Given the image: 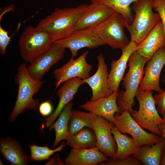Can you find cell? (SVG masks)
Wrapping results in <instances>:
<instances>
[{
	"label": "cell",
	"instance_id": "4dcf8cb0",
	"mask_svg": "<svg viewBox=\"0 0 165 165\" xmlns=\"http://www.w3.org/2000/svg\"><path fill=\"white\" fill-rule=\"evenodd\" d=\"M9 31L5 30L0 26V53L4 55L6 53V48L11 40V37L9 36Z\"/></svg>",
	"mask_w": 165,
	"mask_h": 165
},
{
	"label": "cell",
	"instance_id": "d6986e66",
	"mask_svg": "<svg viewBox=\"0 0 165 165\" xmlns=\"http://www.w3.org/2000/svg\"><path fill=\"white\" fill-rule=\"evenodd\" d=\"M164 47L165 34L160 21L137 46L135 51L148 61L159 49Z\"/></svg>",
	"mask_w": 165,
	"mask_h": 165
},
{
	"label": "cell",
	"instance_id": "5bb4252c",
	"mask_svg": "<svg viewBox=\"0 0 165 165\" xmlns=\"http://www.w3.org/2000/svg\"><path fill=\"white\" fill-rule=\"evenodd\" d=\"M113 124L105 119L97 116L93 125L96 139V147L107 157H114L117 145L112 131Z\"/></svg>",
	"mask_w": 165,
	"mask_h": 165
},
{
	"label": "cell",
	"instance_id": "8fae6325",
	"mask_svg": "<svg viewBox=\"0 0 165 165\" xmlns=\"http://www.w3.org/2000/svg\"><path fill=\"white\" fill-rule=\"evenodd\" d=\"M147 62L144 69V75L138 91L153 90L160 93L163 90L160 85V77L165 64V47L159 49Z\"/></svg>",
	"mask_w": 165,
	"mask_h": 165
},
{
	"label": "cell",
	"instance_id": "6da1fadb",
	"mask_svg": "<svg viewBox=\"0 0 165 165\" xmlns=\"http://www.w3.org/2000/svg\"><path fill=\"white\" fill-rule=\"evenodd\" d=\"M88 6L82 3L76 7L56 8L50 15L41 19L36 27L50 34L55 41L66 38L75 30L78 21Z\"/></svg>",
	"mask_w": 165,
	"mask_h": 165
},
{
	"label": "cell",
	"instance_id": "5b68a950",
	"mask_svg": "<svg viewBox=\"0 0 165 165\" xmlns=\"http://www.w3.org/2000/svg\"><path fill=\"white\" fill-rule=\"evenodd\" d=\"M55 42L48 32L30 25L21 35L18 44L22 58L30 63L47 51Z\"/></svg>",
	"mask_w": 165,
	"mask_h": 165
},
{
	"label": "cell",
	"instance_id": "e575fe53",
	"mask_svg": "<svg viewBox=\"0 0 165 165\" xmlns=\"http://www.w3.org/2000/svg\"><path fill=\"white\" fill-rule=\"evenodd\" d=\"M160 165H165V152L163 150L161 156Z\"/></svg>",
	"mask_w": 165,
	"mask_h": 165
},
{
	"label": "cell",
	"instance_id": "8992f818",
	"mask_svg": "<svg viewBox=\"0 0 165 165\" xmlns=\"http://www.w3.org/2000/svg\"><path fill=\"white\" fill-rule=\"evenodd\" d=\"M152 94L151 90L138 91L135 96L139 104L138 109L134 110L131 115L142 128L160 136L158 126L163 119L156 107Z\"/></svg>",
	"mask_w": 165,
	"mask_h": 165
},
{
	"label": "cell",
	"instance_id": "9c48e42d",
	"mask_svg": "<svg viewBox=\"0 0 165 165\" xmlns=\"http://www.w3.org/2000/svg\"><path fill=\"white\" fill-rule=\"evenodd\" d=\"M54 43L69 49L72 58L76 57L79 50L82 48L93 49L105 45L97 35L94 27L75 30L68 37L56 41Z\"/></svg>",
	"mask_w": 165,
	"mask_h": 165
},
{
	"label": "cell",
	"instance_id": "44dd1931",
	"mask_svg": "<svg viewBox=\"0 0 165 165\" xmlns=\"http://www.w3.org/2000/svg\"><path fill=\"white\" fill-rule=\"evenodd\" d=\"M0 152L3 157L11 165H26L31 161L30 156L25 153L20 144L10 137L0 139Z\"/></svg>",
	"mask_w": 165,
	"mask_h": 165
},
{
	"label": "cell",
	"instance_id": "3957f363",
	"mask_svg": "<svg viewBox=\"0 0 165 165\" xmlns=\"http://www.w3.org/2000/svg\"><path fill=\"white\" fill-rule=\"evenodd\" d=\"M147 61L136 51L130 56L128 71L123 79L125 90L120 91L119 94L117 99L119 110L116 114H120L125 111L132 114V108L135 104L134 98L143 79L144 66Z\"/></svg>",
	"mask_w": 165,
	"mask_h": 165
},
{
	"label": "cell",
	"instance_id": "7402d4cb",
	"mask_svg": "<svg viewBox=\"0 0 165 165\" xmlns=\"http://www.w3.org/2000/svg\"><path fill=\"white\" fill-rule=\"evenodd\" d=\"M165 144V139L160 136L158 141L152 145H144L140 147L137 153L133 155L141 164L160 165L161 155Z\"/></svg>",
	"mask_w": 165,
	"mask_h": 165
},
{
	"label": "cell",
	"instance_id": "4316f807",
	"mask_svg": "<svg viewBox=\"0 0 165 165\" xmlns=\"http://www.w3.org/2000/svg\"><path fill=\"white\" fill-rule=\"evenodd\" d=\"M138 0H91V2L102 4L122 15L129 24L133 22L134 16L130 7V4Z\"/></svg>",
	"mask_w": 165,
	"mask_h": 165
},
{
	"label": "cell",
	"instance_id": "ffe728a7",
	"mask_svg": "<svg viewBox=\"0 0 165 165\" xmlns=\"http://www.w3.org/2000/svg\"><path fill=\"white\" fill-rule=\"evenodd\" d=\"M96 147L73 148L64 159L65 165H96L108 159Z\"/></svg>",
	"mask_w": 165,
	"mask_h": 165
},
{
	"label": "cell",
	"instance_id": "9a60e30c",
	"mask_svg": "<svg viewBox=\"0 0 165 165\" xmlns=\"http://www.w3.org/2000/svg\"><path fill=\"white\" fill-rule=\"evenodd\" d=\"M120 91L113 92L110 96L94 101L87 100L79 106L80 108L103 117L112 123L114 116L118 112L117 99Z\"/></svg>",
	"mask_w": 165,
	"mask_h": 165
},
{
	"label": "cell",
	"instance_id": "ac0fdd59",
	"mask_svg": "<svg viewBox=\"0 0 165 165\" xmlns=\"http://www.w3.org/2000/svg\"><path fill=\"white\" fill-rule=\"evenodd\" d=\"M137 46L134 42L130 41L121 50L122 53L119 59L112 61L108 79V87L112 92L118 90L120 83L124 77L127 63L131 54L136 50Z\"/></svg>",
	"mask_w": 165,
	"mask_h": 165
},
{
	"label": "cell",
	"instance_id": "ba28073f",
	"mask_svg": "<svg viewBox=\"0 0 165 165\" xmlns=\"http://www.w3.org/2000/svg\"><path fill=\"white\" fill-rule=\"evenodd\" d=\"M112 123L121 133L130 135L138 148L144 145H152L160 137L153 133L145 131L126 111L120 114H115Z\"/></svg>",
	"mask_w": 165,
	"mask_h": 165
},
{
	"label": "cell",
	"instance_id": "836d02e7",
	"mask_svg": "<svg viewBox=\"0 0 165 165\" xmlns=\"http://www.w3.org/2000/svg\"><path fill=\"white\" fill-rule=\"evenodd\" d=\"M163 121L158 126V128L160 133V136L165 139V113L163 115Z\"/></svg>",
	"mask_w": 165,
	"mask_h": 165
},
{
	"label": "cell",
	"instance_id": "f546056e",
	"mask_svg": "<svg viewBox=\"0 0 165 165\" xmlns=\"http://www.w3.org/2000/svg\"><path fill=\"white\" fill-rule=\"evenodd\" d=\"M152 6L160 16L165 34V0H152Z\"/></svg>",
	"mask_w": 165,
	"mask_h": 165
},
{
	"label": "cell",
	"instance_id": "52a82bcc",
	"mask_svg": "<svg viewBox=\"0 0 165 165\" xmlns=\"http://www.w3.org/2000/svg\"><path fill=\"white\" fill-rule=\"evenodd\" d=\"M126 22L122 15L115 12L105 21L94 27L105 45H108L112 49L122 50L130 42L124 31Z\"/></svg>",
	"mask_w": 165,
	"mask_h": 165
},
{
	"label": "cell",
	"instance_id": "30bf717a",
	"mask_svg": "<svg viewBox=\"0 0 165 165\" xmlns=\"http://www.w3.org/2000/svg\"><path fill=\"white\" fill-rule=\"evenodd\" d=\"M88 53L86 51L76 59L71 58L62 67L54 70L53 73L56 89L62 83L72 78H79L84 80L90 76L92 66L86 61Z\"/></svg>",
	"mask_w": 165,
	"mask_h": 165
},
{
	"label": "cell",
	"instance_id": "484cf974",
	"mask_svg": "<svg viewBox=\"0 0 165 165\" xmlns=\"http://www.w3.org/2000/svg\"><path fill=\"white\" fill-rule=\"evenodd\" d=\"M97 116L90 112L72 110L69 122L68 132L71 136L85 127L93 129Z\"/></svg>",
	"mask_w": 165,
	"mask_h": 165
},
{
	"label": "cell",
	"instance_id": "d6a6232c",
	"mask_svg": "<svg viewBox=\"0 0 165 165\" xmlns=\"http://www.w3.org/2000/svg\"><path fill=\"white\" fill-rule=\"evenodd\" d=\"M38 110L41 115L43 116H47L52 112L53 107L50 102L47 101L42 102L40 105Z\"/></svg>",
	"mask_w": 165,
	"mask_h": 165
},
{
	"label": "cell",
	"instance_id": "4fadbf2b",
	"mask_svg": "<svg viewBox=\"0 0 165 165\" xmlns=\"http://www.w3.org/2000/svg\"><path fill=\"white\" fill-rule=\"evenodd\" d=\"M98 62L96 72L92 76L83 80L90 87L92 92L91 101L108 97L112 94L108 86V70L105 58L101 53L97 56Z\"/></svg>",
	"mask_w": 165,
	"mask_h": 165
},
{
	"label": "cell",
	"instance_id": "2e32d148",
	"mask_svg": "<svg viewBox=\"0 0 165 165\" xmlns=\"http://www.w3.org/2000/svg\"><path fill=\"white\" fill-rule=\"evenodd\" d=\"M84 83L83 80L79 78H73L64 82L57 93L59 101L56 109L51 115L45 119L44 124L46 127L54 123L64 107L73 100L79 87Z\"/></svg>",
	"mask_w": 165,
	"mask_h": 165
},
{
	"label": "cell",
	"instance_id": "d590c367",
	"mask_svg": "<svg viewBox=\"0 0 165 165\" xmlns=\"http://www.w3.org/2000/svg\"><path fill=\"white\" fill-rule=\"evenodd\" d=\"M3 163H2V162L0 160V165H3Z\"/></svg>",
	"mask_w": 165,
	"mask_h": 165
},
{
	"label": "cell",
	"instance_id": "7a4b0ae2",
	"mask_svg": "<svg viewBox=\"0 0 165 165\" xmlns=\"http://www.w3.org/2000/svg\"><path fill=\"white\" fill-rule=\"evenodd\" d=\"M27 67L26 63H21L15 76V83L18 85V94L13 110L9 117L10 123L26 109L36 110L39 105V101L34 99L33 96L38 92L45 81L33 78Z\"/></svg>",
	"mask_w": 165,
	"mask_h": 165
},
{
	"label": "cell",
	"instance_id": "1f68e13d",
	"mask_svg": "<svg viewBox=\"0 0 165 165\" xmlns=\"http://www.w3.org/2000/svg\"><path fill=\"white\" fill-rule=\"evenodd\" d=\"M153 97L157 106V109L162 115L165 113V89L162 92L154 95Z\"/></svg>",
	"mask_w": 165,
	"mask_h": 165
},
{
	"label": "cell",
	"instance_id": "8d00e7d4",
	"mask_svg": "<svg viewBox=\"0 0 165 165\" xmlns=\"http://www.w3.org/2000/svg\"><path fill=\"white\" fill-rule=\"evenodd\" d=\"M163 150L165 152V144Z\"/></svg>",
	"mask_w": 165,
	"mask_h": 165
},
{
	"label": "cell",
	"instance_id": "cb8c5ba5",
	"mask_svg": "<svg viewBox=\"0 0 165 165\" xmlns=\"http://www.w3.org/2000/svg\"><path fill=\"white\" fill-rule=\"evenodd\" d=\"M73 103L70 102L63 108L57 121L49 127V129H53L55 132V137L52 148H55L59 143L62 140H66L69 136L68 126L72 111Z\"/></svg>",
	"mask_w": 165,
	"mask_h": 165
},
{
	"label": "cell",
	"instance_id": "e0dca14e",
	"mask_svg": "<svg viewBox=\"0 0 165 165\" xmlns=\"http://www.w3.org/2000/svg\"><path fill=\"white\" fill-rule=\"evenodd\" d=\"M115 12L113 9L97 2L88 6L78 21L75 30L95 26L102 23Z\"/></svg>",
	"mask_w": 165,
	"mask_h": 165
},
{
	"label": "cell",
	"instance_id": "277c9868",
	"mask_svg": "<svg viewBox=\"0 0 165 165\" xmlns=\"http://www.w3.org/2000/svg\"><path fill=\"white\" fill-rule=\"evenodd\" d=\"M152 0H138L133 3L132 8L135 13L130 24L127 22L125 27L129 31L131 40L137 46L145 38L152 30L161 21L157 13H154Z\"/></svg>",
	"mask_w": 165,
	"mask_h": 165
},
{
	"label": "cell",
	"instance_id": "d4e9b609",
	"mask_svg": "<svg viewBox=\"0 0 165 165\" xmlns=\"http://www.w3.org/2000/svg\"><path fill=\"white\" fill-rule=\"evenodd\" d=\"M66 143L73 148H90L96 147V139L94 130L85 127L66 140Z\"/></svg>",
	"mask_w": 165,
	"mask_h": 165
},
{
	"label": "cell",
	"instance_id": "7c38bea8",
	"mask_svg": "<svg viewBox=\"0 0 165 165\" xmlns=\"http://www.w3.org/2000/svg\"><path fill=\"white\" fill-rule=\"evenodd\" d=\"M65 48L53 43L46 52L27 66L28 72L34 79L41 80L51 68L64 56Z\"/></svg>",
	"mask_w": 165,
	"mask_h": 165
},
{
	"label": "cell",
	"instance_id": "83f0119b",
	"mask_svg": "<svg viewBox=\"0 0 165 165\" xmlns=\"http://www.w3.org/2000/svg\"><path fill=\"white\" fill-rule=\"evenodd\" d=\"M67 145L64 141L58 147L54 149H50L48 146H41L35 144L29 145L31 161L49 160L51 156L56 152L61 151L63 148Z\"/></svg>",
	"mask_w": 165,
	"mask_h": 165
},
{
	"label": "cell",
	"instance_id": "f1b7e54d",
	"mask_svg": "<svg viewBox=\"0 0 165 165\" xmlns=\"http://www.w3.org/2000/svg\"><path fill=\"white\" fill-rule=\"evenodd\" d=\"M99 164L101 165H140L141 163L138 160L132 155L119 159L111 158Z\"/></svg>",
	"mask_w": 165,
	"mask_h": 165
},
{
	"label": "cell",
	"instance_id": "603a6c76",
	"mask_svg": "<svg viewBox=\"0 0 165 165\" xmlns=\"http://www.w3.org/2000/svg\"><path fill=\"white\" fill-rule=\"evenodd\" d=\"M112 131L117 145L116 154L112 158L122 159L137 153L139 148L136 146L132 137L119 131L113 124L112 127Z\"/></svg>",
	"mask_w": 165,
	"mask_h": 165
}]
</instances>
